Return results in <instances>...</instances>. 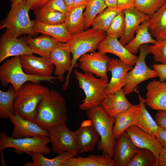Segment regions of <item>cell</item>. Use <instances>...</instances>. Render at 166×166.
I'll use <instances>...</instances> for the list:
<instances>
[{"label": "cell", "instance_id": "obj_1", "mask_svg": "<svg viewBox=\"0 0 166 166\" xmlns=\"http://www.w3.org/2000/svg\"><path fill=\"white\" fill-rule=\"evenodd\" d=\"M67 109L65 100L61 94L51 89L39 103L33 121L47 130L50 128L67 121Z\"/></svg>", "mask_w": 166, "mask_h": 166}, {"label": "cell", "instance_id": "obj_2", "mask_svg": "<svg viewBox=\"0 0 166 166\" xmlns=\"http://www.w3.org/2000/svg\"><path fill=\"white\" fill-rule=\"evenodd\" d=\"M49 90L48 87L40 83L26 82L17 92L13 113L33 121L39 103Z\"/></svg>", "mask_w": 166, "mask_h": 166}, {"label": "cell", "instance_id": "obj_3", "mask_svg": "<svg viewBox=\"0 0 166 166\" xmlns=\"http://www.w3.org/2000/svg\"><path fill=\"white\" fill-rule=\"evenodd\" d=\"M107 36L105 32L97 30L93 28L72 35L71 39L68 42L72 55L71 65L63 85L64 90L68 88L72 70L78 65L77 60L84 54L95 52Z\"/></svg>", "mask_w": 166, "mask_h": 166}, {"label": "cell", "instance_id": "obj_4", "mask_svg": "<svg viewBox=\"0 0 166 166\" xmlns=\"http://www.w3.org/2000/svg\"><path fill=\"white\" fill-rule=\"evenodd\" d=\"M87 114L100 136L98 149L103 153L108 154L113 158V148L116 142L113 133L115 118L110 117L101 105L87 110Z\"/></svg>", "mask_w": 166, "mask_h": 166}, {"label": "cell", "instance_id": "obj_5", "mask_svg": "<svg viewBox=\"0 0 166 166\" xmlns=\"http://www.w3.org/2000/svg\"><path fill=\"white\" fill-rule=\"evenodd\" d=\"M73 73L80 88L84 91L85 95L82 103L79 105V109L87 111L101 105L106 95L108 80L97 78L92 73H82L76 69Z\"/></svg>", "mask_w": 166, "mask_h": 166}, {"label": "cell", "instance_id": "obj_6", "mask_svg": "<svg viewBox=\"0 0 166 166\" xmlns=\"http://www.w3.org/2000/svg\"><path fill=\"white\" fill-rule=\"evenodd\" d=\"M58 78L53 76L42 77L26 73L22 67L20 56L13 57L6 61L0 67V81L3 87L10 84L16 92L25 83L31 81L40 83L41 81L53 82Z\"/></svg>", "mask_w": 166, "mask_h": 166}, {"label": "cell", "instance_id": "obj_7", "mask_svg": "<svg viewBox=\"0 0 166 166\" xmlns=\"http://www.w3.org/2000/svg\"><path fill=\"white\" fill-rule=\"evenodd\" d=\"M29 6L24 0L17 5L11 7L8 15L0 26V29L6 28L14 36L18 38L23 34L34 36L37 34L33 30L34 21L30 20Z\"/></svg>", "mask_w": 166, "mask_h": 166}, {"label": "cell", "instance_id": "obj_8", "mask_svg": "<svg viewBox=\"0 0 166 166\" xmlns=\"http://www.w3.org/2000/svg\"><path fill=\"white\" fill-rule=\"evenodd\" d=\"M50 143L48 136H35L20 138L10 137L3 132L0 133V151L7 148L14 149V152L18 154L25 153L30 156L33 152L48 155L50 149L47 145Z\"/></svg>", "mask_w": 166, "mask_h": 166}, {"label": "cell", "instance_id": "obj_9", "mask_svg": "<svg viewBox=\"0 0 166 166\" xmlns=\"http://www.w3.org/2000/svg\"><path fill=\"white\" fill-rule=\"evenodd\" d=\"M148 44L142 45L139 48L140 54L133 68L127 73L125 77V84L123 88L126 95L138 91V85L147 80L158 77L153 69L147 65L145 58L149 53Z\"/></svg>", "mask_w": 166, "mask_h": 166}, {"label": "cell", "instance_id": "obj_10", "mask_svg": "<svg viewBox=\"0 0 166 166\" xmlns=\"http://www.w3.org/2000/svg\"><path fill=\"white\" fill-rule=\"evenodd\" d=\"M47 131L53 153L58 155L63 152H68L76 156L78 155L74 132L70 130L66 124L52 127Z\"/></svg>", "mask_w": 166, "mask_h": 166}, {"label": "cell", "instance_id": "obj_11", "mask_svg": "<svg viewBox=\"0 0 166 166\" xmlns=\"http://www.w3.org/2000/svg\"><path fill=\"white\" fill-rule=\"evenodd\" d=\"M20 61L22 68L29 75L49 77L54 73V66L49 58L26 54L20 56Z\"/></svg>", "mask_w": 166, "mask_h": 166}, {"label": "cell", "instance_id": "obj_12", "mask_svg": "<svg viewBox=\"0 0 166 166\" xmlns=\"http://www.w3.org/2000/svg\"><path fill=\"white\" fill-rule=\"evenodd\" d=\"M33 54L25 37L18 38L7 30L2 35L0 41V63L9 57Z\"/></svg>", "mask_w": 166, "mask_h": 166}, {"label": "cell", "instance_id": "obj_13", "mask_svg": "<svg viewBox=\"0 0 166 166\" xmlns=\"http://www.w3.org/2000/svg\"><path fill=\"white\" fill-rule=\"evenodd\" d=\"M111 59L106 54L98 52L87 53L79 59V66L84 72L95 74L97 77L108 80L107 65Z\"/></svg>", "mask_w": 166, "mask_h": 166}, {"label": "cell", "instance_id": "obj_14", "mask_svg": "<svg viewBox=\"0 0 166 166\" xmlns=\"http://www.w3.org/2000/svg\"><path fill=\"white\" fill-rule=\"evenodd\" d=\"M74 133L79 153L93 151L100 136L91 120L83 121Z\"/></svg>", "mask_w": 166, "mask_h": 166}, {"label": "cell", "instance_id": "obj_15", "mask_svg": "<svg viewBox=\"0 0 166 166\" xmlns=\"http://www.w3.org/2000/svg\"><path fill=\"white\" fill-rule=\"evenodd\" d=\"M14 125L11 137L20 138L45 136H48L47 130L32 121L22 117L15 113H11L9 118Z\"/></svg>", "mask_w": 166, "mask_h": 166}, {"label": "cell", "instance_id": "obj_16", "mask_svg": "<svg viewBox=\"0 0 166 166\" xmlns=\"http://www.w3.org/2000/svg\"><path fill=\"white\" fill-rule=\"evenodd\" d=\"M69 44L68 43L58 42L51 53L50 58L54 66V73L60 81L64 76L70 70L72 58Z\"/></svg>", "mask_w": 166, "mask_h": 166}, {"label": "cell", "instance_id": "obj_17", "mask_svg": "<svg viewBox=\"0 0 166 166\" xmlns=\"http://www.w3.org/2000/svg\"><path fill=\"white\" fill-rule=\"evenodd\" d=\"M113 158L115 166H127L139 148L125 131L117 139Z\"/></svg>", "mask_w": 166, "mask_h": 166}, {"label": "cell", "instance_id": "obj_18", "mask_svg": "<svg viewBox=\"0 0 166 166\" xmlns=\"http://www.w3.org/2000/svg\"><path fill=\"white\" fill-rule=\"evenodd\" d=\"M97 49L101 53H109L114 54L123 62L132 66L135 65L138 59V57L129 52L117 38L110 35H107Z\"/></svg>", "mask_w": 166, "mask_h": 166}, {"label": "cell", "instance_id": "obj_19", "mask_svg": "<svg viewBox=\"0 0 166 166\" xmlns=\"http://www.w3.org/2000/svg\"><path fill=\"white\" fill-rule=\"evenodd\" d=\"M132 68V66L125 63L119 59H111L107 65V71L111 72L112 76L107 85L106 94L114 93L123 88L126 74Z\"/></svg>", "mask_w": 166, "mask_h": 166}, {"label": "cell", "instance_id": "obj_20", "mask_svg": "<svg viewBox=\"0 0 166 166\" xmlns=\"http://www.w3.org/2000/svg\"><path fill=\"white\" fill-rule=\"evenodd\" d=\"M126 131L139 148L148 149L153 153L156 159V166H158L159 154L163 148L155 136L134 125L129 127Z\"/></svg>", "mask_w": 166, "mask_h": 166}, {"label": "cell", "instance_id": "obj_21", "mask_svg": "<svg viewBox=\"0 0 166 166\" xmlns=\"http://www.w3.org/2000/svg\"><path fill=\"white\" fill-rule=\"evenodd\" d=\"M124 15V32L119 40L124 46L130 42L138 26L143 21L149 19L150 16L146 15L133 6L123 10Z\"/></svg>", "mask_w": 166, "mask_h": 166}, {"label": "cell", "instance_id": "obj_22", "mask_svg": "<svg viewBox=\"0 0 166 166\" xmlns=\"http://www.w3.org/2000/svg\"><path fill=\"white\" fill-rule=\"evenodd\" d=\"M126 95L123 88L114 93L106 94L101 105L110 117L115 118L120 113L133 106L127 99Z\"/></svg>", "mask_w": 166, "mask_h": 166}, {"label": "cell", "instance_id": "obj_23", "mask_svg": "<svg viewBox=\"0 0 166 166\" xmlns=\"http://www.w3.org/2000/svg\"><path fill=\"white\" fill-rule=\"evenodd\" d=\"M146 88L145 104L154 110L166 111V81L153 80Z\"/></svg>", "mask_w": 166, "mask_h": 166}, {"label": "cell", "instance_id": "obj_24", "mask_svg": "<svg viewBox=\"0 0 166 166\" xmlns=\"http://www.w3.org/2000/svg\"><path fill=\"white\" fill-rule=\"evenodd\" d=\"M33 30L36 34L40 33L49 36L57 42L68 43L72 36L67 30L64 23L59 25H49L34 21Z\"/></svg>", "mask_w": 166, "mask_h": 166}, {"label": "cell", "instance_id": "obj_25", "mask_svg": "<svg viewBox=\"0 0 166 166\" xmlns=\"http://www.w3.org/2000/svg\"><path fill=\"white\" fill-rule=\"evenodd\" d=\"M25 39L33 53L49 58L52 50L58 42L53 37L43 34L35 38L29 36Z\"/></svg>", "mask_w": 166, "mask_h": 166}, {"label": "cell", "instance_id": "obj_26", "mask_svg": "<svg viewBox=\"0 0 166 166\" xmlns=\"http://www.w3.org/2000/svg\"><path fill=\"white\" fill-rule=\"evenodd\" d=\"M62 166H115L113 158L109 155H92L85 157L69 158Z\"/></svg>", "mask_w": 166, "mask_h": 166}, {"label": "cell", "instance_id": "obj_27", "mask_svg": "<svg viewBox=\"0 0 166 166\" xmlns=\"http://www.w3.org/2000/svg\"><path fill=\"white\" fill-rule=\"evenodd\" d=\"M149 32L156 41L166 39V1L148 19Z\"/></svg>", "mask_w": 166, "mask_h": 166}, {"label": "cell", "instance_id": "obj_28", "mask_svg": "<svg viewBox=\"0 0 166 166\" xmlns=\"http://www.w3.org/2000/svg\"><path fill=\"white\" fill-rule=\"evenodd\" d=\"M140 109L139 104L133 105L131 109L120 113L115 117L113 133L116 139L128 128L134 125Z\"/></svg>", "mask_w": 166, "mask_h": 166}, {"label": "cell", "instance_id": "obj_29", "mask_svg": "<svg viewBox=\"0 0 166 166\" xmlns=\"http://www.w3.org/2000/svg\"><path fill=\"white\" fill-rule=\"evenodd\" d=\"M140 101V109L134 125L146 132L155 136L160 126L153 119L146 108V100L137 93Z\"/></svg>", "mask_w": 166, "mask_h": 166}, {"label": "cell", "instance_id": "obj_30", "mask_svg": "<svg viewBox=\"0 0 166 166\" xmlns=\"http://www.w3.org/2000/svg\"><path fill=\"white\" fill-rule=\"evenodd\" d=\"M148 19L143 21L138 26L135 31V37L124 46L129 52L134 55L137 54L142 45L148 43L153 44L156 41L149 32Z\"/></svg>", "mask_w": 166, "mask_h": 166}, {"label": "cell", "instance_id": "obj_31", "mask_svg": "<svg viewBox=\"0 0 166 166\" xmlns=\"http://www.w3.org/2000/svg\"><path fill=\"white\" fill-rule=\"evenodd\" d=\"M86 4L69 9L66 15L64 24L72 35L83 30L85 28V18L84 11Z\"/></svg>", "mask_w": 166, "mask_h": 166}, {"label": "cell", "instance_id": "obj_32", "mask_svg": "<svg viewBox=\"0 0 166 166\" xmlns=\"http://www.w3.org/2000/svg\"><path fill=\"white\" fill-rule=\"evenodd\" d=\"M43 154L36 152L31 153V162H27L24 166H62V164L69 158L76 156L68 152H64L54 158L49 159L45 157Z\"/></svg>", "mask_w": 166, "mask_h": 166}, {"label": "cell", "instance_id": "obj_33", "mask_svg": "<svg viewBox=\"0 0 166 166\" xmlns=\"http://www.w3.org/2000/svg\"><path fill=\"white\" fill-rule=\"evenodd\" d=\"M34 13L36 20L49 25H59L64 23L66 14L43 6L35 10Z\"/></svg>", "mask_w": 166, "mask_h": 166}, {"label": "cell", "instance_id": "obj_34", "mask_svg": "<svg viewBox=\"0 0 166 166\" xmlns=\"http://www.w3.org/2000/svg\"><path fill=\"white\" fill-rule=\"evenodd\" d=\"M122 11V10L117 6L107 7L96 17L91 26L96 30L106 32L114 18Z\"/></svg>", "mask_w": 166, "mask_h": 166}, {"label": "cell", "instance_id": "obj_35", "mask_svg": "<svg viewBox=\"0 0 166 166\" xmlns=\"http://www.w3.org/2000/svg\"><path fill=\"white\" fill-rule=\"evenodd\" d=\"M17 92L12 85L10 86L6 91L0 90V118H9L13 113V106Z\"/></svg>", "mask_w": 166, "mask_h": 166}, {"label": "cell", "instance_id": "obj_36", "mask_svg": "<svg viewBox=\"0 0 166 166\" xmlns=\"http://www.w3.org/2000/svg\"><path fill=\"white\" fill-rule=\"evenodd\" d=\"M105 0H88L84 12L85 18V29H87L96 17L107 8Z\"/></svg>", "mask_w": 166, "mask_h": 166}, {"label": "cell", "instance_id": "obj_37", "mask_svg": "<svg viewBox=\"0 0 166 166\" xmlns=\"http://www.w3.org/2000/svg\"><path fill=\"white\" fill-rule=\"evenodd\" d=\"M156 159L153 153L145 148H139L127 166H156Z\"/></svg>", "mask_w": 166, "mask_h": 166}, {"label": "cell", "instance_id": "obj_38", "mask_svg": "<svg viewBox=\"0 0 166 166\" xmlns=\"http://www.w3.org/2000/svg\"><path fill=\"white\" fill-rule=\"evenodd\" d=\"M166 0H135L134 6L143 14L150 16L157 11Z\"/></svg>", "mask_w": 166, "mask_h": 166}, {"label": "cell", "instance_id": "obj_39", "mask_svg": "<svg viewBox=\"0 0 166 166\" xmlns=\"http://www.w3.org/2000/svg\"><path fill=\"white\" fill-rule=\"evenodd\" d=\"M124 29V15L122 11L114 18L106 32L107 35L120 38L123 35Z\"/></svg>", "mask_w": 166, "mask_h": 166}, {"label": "cell", "instance_id": "obj_40", "mask_svg": "<svg viewBox=\"0 0 166 166\" xmlns=\"http://www.w3.org/2000/svg\"><path fill=\"white\" fill-rule=\"evenodd\" d=\"M148 50L156 61L166 64V39L156 41L155 44L149 46Z\"/></svg>", "mask_w": 166, "mask_h": 166}, {"label": "cell", "instance_id": "obj_41", "mask_svg": "<svg viewBox=\"0 0 166 166\" xmlns=\"http://www.w3.org/2000/svg\"><path fill=\"white\" fill-rule=\"evenodd\" d=\"M43 6L52 10L60 12L66 15L69 10V9L64 0H50Z\"/></svg>", "mask_w": 166, "mask_h": 166}, {"label": "cell", "instance_id": "obj_42", "mask_svg": "<svg viewBox=\"0 0 166 166\" xmlns=\"http://www.w3.org/2000/svg\"><path fill=\"white\" fill-rule=\"evenodd\" d=\"M152 67L157 73L160 81H165L166 80V64H154Z\"/></svg>", "mask_w": 166, "mask_h": 166}, {"label": "cell", "instance_id": "obj_43", "mask_svg": "<svg viewBox=\"0 0 166 166\" xmlns=\"http://www.w3.org/2000/svg\"><path fill=\"white\" fill-rule=\"evenodd\" d=\"M50 0H26L30 10H36L45 5Z\"/></svg>", "mask_w": 166, "mask_h": 166}, {"label": "cell", "instance_id": "obj_44", "mask_svg": "<svg viewBox=\"0 0 166 166\" xmlns=\"http://www.w3.org/2000/svg\"><path fill=\"white\" fill-rule=\"evenodd\" d=\"M155 137L162 148H166V128L160 127Z\"/></svg>", "mask_w": 166, "mask_h": 166}, {"label": "cell", "instance_id": "obj_45", "mask_svg": "<svg viewBox=\"0 0 166 166\" xmlns=\"http://www.w3.org/2000/svg\"><path fill=\"white\" fill-rule=\"evenodd\" d=\"M155 121L160 127L166 128V111L159 110L155 116Z\"/></svg>", "mask_w": 166, "mask_h": 166}, {"label": "cell", "instance_id": "obj_46", "mask_svg": "<svg viewBox=\"0 0 166 166\" xmlns=\"http://www.w3.org/2000/svg\"><path fill=\"white\" fill-rule=\"evenodd\" d=\"M135 0H117V6L122 11L125 9L134 6Z\"/></svg>", "mask_w": 166, "mask_h": 166}, {"label": "cell", "instance_id": "obj_47", "mask_svg": "<svg viewBox=\"0 0 166 166\" xmlns=\"http://www.w3.org/2000/svg\"><path fill=\"white\" fill-rule=\"evenodd\" d=\"M158 166H166V148H163L160 151Z\"/></svg>", "mask_w": 166, "mask_h": 166}, {"label": "cell", "instance_id": "obj_48", "mask_svg": "<svg viewBox=\"0 0 166 166\" xmlns=\"http://www.w3.org/2000/svg\"><path fill=\"white\" fill-rule=\"evenodd\" d=\"M108 7H114L117 6V0H105Z\"/></svg>", "mask_w": 166, "mask_h": 166}, {"label": "cell", "instance_id": "obj_49", "mask_svg": "<svg viewBox=\"0 0 166 166\" xmlns=\"http://www.w3.org/2000/svg\"><path fill=\"white\" fill-rule=\"evenodd\" d=\"M88 0H74L73 7L85 4Z\"/></svg>", "mask_w": 166, "mask_h": 166}, {"label": "cell", "instance_id": "obj_50", "mask_svg": "<svg viewBox=\"0 0 166 166\" xmlns=\"http://www.w3.org/2000/svg\"><path fill=\"white\" fill-rule=\"evenodd\" d=\"M67 6L69 9L73 7L74 0H64Z\"/></svg>", "mask_w": 166, "mask_h": 166}, {"label": "cell", "instance_id": "obj_51", "mask_svg": "<svg viewBox=\"0 0 166 166\" xmlns=\"http://www.w3.org/2000/svg\"><path fill=\"white\" fill-rule=\"evenodd\" d=\"M24 0H10L11 7L15 6Z\"/></svg>", "mask_w": 166, "mask_h": 166}, {"label": "cell", "instance_id": "obj_52", "mask_svg": "<svg viewBox=\"0 0 166 166\" xmlns=\"http://www.w3.org/2000/svg\"><path fill=\"white\" fill-rule=\"evenodd\" d=\"M1 157V166H6V162L4 158V154L3 151H0Z\"/></svg>", "mask_w": 166, "mask_h": 166}]
</instances>
